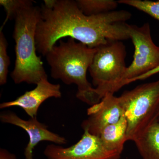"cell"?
<instances>
[{"mask_svg": "<svg viewBox=\"0 0 159 159\" xmlns=\"http://www.w3.org/2000/svg\"><path fill=\"white\" fill-rule=\"evenodd\" d=\"M24 0H1L0 4L4 7L6 12V17L0 30H2L8 20L14 19L15 15L23 2Z\"/></svg>", "mask_w": 159, "mask_h": 159, "instance_id": "obj_16", "label": "cell"}, {"mask_svg": "<svg viewBox=\"0 0 159 159\" xmlns=\"http://www.w3.org/2000/svg\"><path fill=\"white\" fill-rule=\"evenodd\" d=\"M126 48L122 41L110 40L97 48L89 71L102 99L108 93L120 89L127 67Z\"/></svg>", "mask_w": 159, "mask_h": 159, "instance_id": "obj_4", "label": "cell"}, {"mask_svg": "<svg viewBox=\"0 0 159 159\" xmlns=\"http://www.w3.org/2000/svg\"><path fill=\"white\" fill-rule=\"evenodd\" d=\"M154 118L156 119L157 121H158L159 122V107L157 111V113L156 114V116Z\"/></svg>", "mask_w": 159, "mask_h": 159, "instance_id": "obj_19", "label": "cell"}, {"mask_svg": "<svg viewBox=\"0 0 159 159\" xmlns=\"http://www.w3.org/2000/svg\"><path fill=\"white\" fill-rule=\"evenodd\" d=\"M127 120L124 114L118 122L103 128L99 137L107 149L122 154L127 141Z\"/></svg>", "mask_w": 159, "mask_h": 159, "instance_id": "obj_12", "label": "cell"}, {"mask_svg": "<svg viewBox=\"0 0 159 159\" xmlns=\"http://www.w3.org/2000/svg\"><path fill=\"white\" fill-rule=\"evenodd\" d=\"M158 73H159V66H158L156 68L154 69L153 70H152L145 73V74H143V75H142V76H139V77L135 78L132 81V82L136 81V80H142L146 79V78L151 77L152 75L158 74Z\"/></svg>", "mask_w": 159, "mask_h": 159, "instance_id": "obj_18", "label": "cell"}, {"mask_svg": "<svg viewBox=\"0 0 159 159\" xmlns=\"http://www.w3.org/2000/svg\"><path fill=\"white\" fill-rule=\"evenodd\" d=\"M0 120L23 129L29 135V142L24 152L25 159H33V151L40 142L47 141L60 145L67 143L64 137L49 130L48 125L39 122L36 117L24 120L12 111H5L1 113Z\"/></svg>", "mask_w": 159, "mask_h": 159, "instance_id": "obj_8", "label": "cell"}, {"mask_svg": "<svg viewBox=\"0 0 159 159\" xmlns=\"http://www.w3.org/2000/svg\"><path fill=\"white\" fill-rule=\"evenodd\" d=\"M8 43L2 30H0V85L7 83L10 58L7 54Z\"/></svg>", "mask_w": 159, "mask_h": 159, "instance_id": "obj_15", "label": "cell"}, {"mask_svg": "<svg viewBox=\"0 0 159 159\" xmlns=\"http://www.w3.org/2000/svg\"><path fill=\"white\" fill-rule=\"evenodd\" d=\"M60 89V84L49 82L47 76L41 80L34 89L27 91L14 100L1 103L0 109L18 107L24 110L30 118L36 117L43 102L52 97H61Z\"/></svg>", "mask_w": 159, "mask_h": 159, "instance_id": "obj_10", "label": "cell"}, {"mask_svg": "<svg viewBox=\"0 0 159 159\" xmlns=\"http://www.w3.org/2000/svg\"><path fill=\"white\" fill-rule=\"evenodd\" d=\"M35 34L36 50L45 56L58 41L69 37L91 48L110 40L129 39L130 12L124 10L98 15H85L73 0H45Z\"/></svg>", "mask_w": 159, "mask_h": 159, "instance_id": "obj_1", "label": "cell"}, {"mask_svg": "<svg viewBox=\"0 0 159 159\" xmlns=\"http://www.w3.org/2000/svg\"><path fill=\"white\" fill-rule=\"evenodd\" d=\"M43 153L47 159H119L121 155L107 149L99 137L87 131L72 146L64 147L52 143L46 146Z\"/></svg>", "mask_w": 159, "mask_h": 159, "instance_id": "obj_7", "label": "cell"}, {"mask_svg": "<svg viewBox=\"0 0 159 159\" xmlns=\"http://www.w3.org/2000/svg\"><path fill=\"white\" fill-rule=\"evenodd\" d=\"M142 159H159V122L154 118L133 141Z\"/></svg>", "mask_w": 159, "mask_h": 159, "instance_id": "obj_11", "label": "cell"}, {"mask_svg": "<svg viewBox=\"0 0 159 159\" xmlns=\"http://www.w3.org/2000/svg\"><path fill=\"white\" fill-rule=\"evenodd\" d=\"M71 38L66 42L60 40L59 44L53 46L46 54V60L51 67V77L67 85H77L76 97L91 106L101 100L87 78L97 48H91Z\"/></svg>", "mask_w": 159, "mask_h": 159, "instance_id": "obj_2", "label": "cell"}, {"mask_svg": "<svg viewBox=\"0 0 159 159\" xmlns=\"http://www.w3.org/2000/svg\"><path fill=\"white\" fill-rule=\"evenodd\" d=\"M0 159H17V158L15 154L11 153L7 149L1 148Z\"/></svg>", "mask_w": 159, "mask_h": 159, "instance_id": "obj_17", "label": "cell"}, {"mask_svg": "<svg viewBox=\"0 0 159 159\" xmlns=\"http://www.w3.org/2000/svg\"><path fill=\"white\" fill-rule=\"evenodd\" d=\"M118 97L127 120V141H133L154 118L158 109L159 80L125 91Z\"/></svg>", "mask_w": 159, "mask_h": 159, "instance_id": "obj_5", "label": "cell"}, {"mask_svg": "<svg viewBox=\"0 0 159 159\" xmlns=\"http://www.w3.org/2000/svg\"><path fill=\"white\" fill-rule=\"evenodd\" d=\"M119 4L132 6L159 21V1L148 0H119Z\"/></svg>", "mask_w": 159, "mask_h": 159, "instance_id": "obj_14", "label": "cell"}, {"mask_svg": "<svg viewBox=\"0 0 159 159\" xmlns=\"http://www.w3.org/2000/svg\"><path fill=\"white\" fill-rule=\"evenodd\" d=\"M128 33L134 46V53L132 62L127 67L121 88L159 66V47L152 38L149 23L140 27L129 25Z\"/></svg>", "mask_w": 159, "mask_h": 159, "instance_id": "obj_6", "label": "cell"}, {"mask_svg": "<svg viewBox=\"0 0 159 159\" xmlns=\"http://www.w3.org/2000/svg\"><path fill=\"white\" fill-rule=\"evenodd\" d=\"M80 9L88 16L98 15L116 11L118 1L114 0H77Z\"/></svg>", "mask_w": 159, "mask_h": 159, "instance_id": "obj_13", "label": "cell"}, {"mask_svg": "<svg viewBox=\"0 0 159 159\" xmlns=\"http://www.w3.org/2000/svg\"><path fill=\"white\" fill-rule=\"evenodd\" d=\"M40 19V7L29 0H24L15 15L12 36L16 43V61L11 77L16 84L25 82L36 85L48 76L41 58L36 54L35 34Z\"/></svg>", "mask_w": 159, "mask_h": 159, "instance_id": "obj_3", "label": "cell"}, {"mask_svg": "<svg viewBox=\"0 0 159 159\" xmlns=\"http://www.w3.org/2000/svg\"><path fill=\"white\" fill-rule=\"evenodd\" d=\"M124 114L119 97L108 93L87 110L88 117L84 120L81 127L84 131L99 137L103 128L118 122Z\"/></svg>", "mask_w": 159, "mask_h": 159, "instance_id": "obj_9", "label": "cell"}]
</instances>
